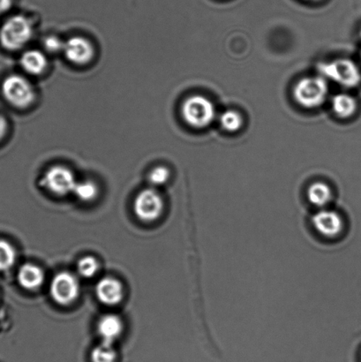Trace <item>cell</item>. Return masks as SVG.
<instances>
[{"label":"cell","mask_w":361,"mask_h":362,"mask_svg":"<svg viewBox=\"0 0 361 362\" xmlns=\"http://www.w3.org/2000/svg\"><path fill=\"white\" fill-rule=\"evenodd\" d=\"M33 35L31 21L23 16H14L0 28V44L8 51H18L28 44Z\"/></svg>","instance_id":"obj_1"},{"label":"cell","mask_w":361,"mask_h":362,"mask_svg":"<svg viewBox=\"0 0 361 362\" xmlns=\"http://www.w3.org/2000/svg\"><path fill=\"white\" fill-rule=\"evenodd\" d=\"M2 93L6 100L14 107L25 109L34 104L37 92L30 81L19 74H11L2 83Z\"/></svg>","instance_id":"obj_2"},{"label":"cell","mask_w":361,"mask_h":362,"mask_svg":"<svg viewBox=\"0 0 361 362\" xmlns=\"http://www.w3.org/2000/svg\"><path fill=\"white\" fill-rule=\"evenodd\" d=\"M182 113L184 120L194 129H204L215 119L213 103L203 95H194L183 103Z\"/></svg>","instance_id":"obj_3"},{"label":"cell","mask_w":361,"mask_h":362,"mask_svg":"<svg viewBox=\"0 0 361 362\" xmlns=\"http://www.w3.org/2000/svg\"><path fill=\"white\" fill-rule=\"evenodd\" d=\"M328 91V84L323 77H306L295 85L293 95L299 105L313 109L324 104Z\"/></svg>","instance_id":"obj_4"},{"label":"cell","mask_w":361,"mask_h":362,"mask_svg":"<svg viewBox=\"0 0 361 362\" xmlns=\"http://www.w3.org/2000/svg\"><path fill=\"white\" fill-rule=\"evenodd\" d=\"M319 72L325 78L335 81L343 87H356L361 81L359 67L349 59H341L321 64Z\"/></svg>","instance_id":"obj_5"},{"label":"cell","mask_w":361,"mask_h":362,"mask_svg":"<svg viewBox=\"0 0 361 362\" xmlns=\"http://www.w3.org/2000/svg\"><path fill=\"white\" fill-rule=\"evenodd\" d=\"M164 202L160 194L153 188L141 191L134 200V209L138 218L144 222H152L161 216Z\"/></svg>","instance_id":"obj_6"},{"label":"cell","mask_w":361,"mask_h":362,"mask_svg":"<svg viewBox=\"0 0 361 362\" xmlns=\"http://www.w3.org/2000/svg\"><path fill=\"white\" fill-rule=\"evenodd\" d=\"M42 184L52 194L63 197L73 192L77 182L70 169L62 165H55L46 171Z\"/></svg>","instance_id":"obj_7"},{"label":"cell","mask_w":361,"mask_h":362,"mask_svg":"<svg viewBox=\"0 0 361 362\" xmlns=\"http://www.w3.org/2000/svg\"><path fill=\"white\" fill-rule=\"evenodd\" d=\"M49 290L55 303L67 306L77 299L80 285L76 276L71 273L61 272L53 278Z\"/></svg>","instance_id":"obj_8"},{"label":"cell","mask_w":361,"mask_h":362,"mask_svg":"<svg viewBox=\"0 0 361 362\" xmlns=\"http://www.w3.org/2000/svg\"><path fill=\"white\" fill-rule=\"evenodd\" d=\"M311 221L314 230L326 239H336L344 232V219L333 209H321L312 216Z\"/></svg>","instance_id":"obj_9"},{"label":"cell","mask_w":361,"mask_h":362,"mask_svg":"<svg viewBox=\"0 0 361 362\" xmlns=\"http://www.w3.org/2000/svg\"><path fill=\"white\" fill-rule=\"evenodd\" d=\"M64 54L74 65H87L94 58L95 49L90 40L83 37H73L65 41Z\"/></svg>","instance_id":"obj_10"},{"label":"cell","mask_w":361,"mask_h":362,"mask_svg":"<svg viewBox=\"0 0 361 362\" xmlns=\"http://www.w3.org/2000/svg\"><path fill=\"white\" fill-rule=\"evenodd\" d=\"M95 293L98 300L107 306H115L122 300L124 290L122 283L113 278H105L97 283Z\"/></svg>","instance_id":"obj_11"},{"label":"cell","mask_w":361,"mask_h":362,"mask_svg":"<svg viewBox=\"0 0 361 362\" xmlns=\"http://www.w3.org/2000/svg\"><path fill=\"white\" fill-rule=\"evenodd\" d=\"M20 66L31 76H40L47 69V57L38 49H28L20 57Z\"/></svg>","instance_id":"obj_12"},{"label":"cell","mask_w":361,"mask_h":362,"mask_svg":"<svg viewBox=\"0 0 361 362\" xmlns=\"http://www.w3.org/2000/svg\"><path fill=\"white\" fill-rule=\"evenodd\" d=\"M123 325L120 318L115 315H106L98 322L97 329L102 342L112 344L122 333Z\"/></svg>","instance_id":"obj_13"},{"label":"cell","mask_w":361,"mask_h":362,"mask_svg":"<svg viewBox=\"0 0 361 362\" xmlns=\"http://www.w3.org/2000/svg\"><path fill=\"white\" fill-rule=\"evenodd\" d=\"M44 272L34 264H24L18 272V281L23 288L27 290L39 288L44 283Z\"/></svg>","instance_id":"obj_14"},{"label":"cell","mask_w":361,"mask_h":362,"mask_svg":"<svg viewBox=\"0 0 361 362\" xmlns=\"http://www.w3.org/2000/svg\"><path fill=\"white\" fill-rule=\"evenodd\" d=\"M307 197L311 204L321 209L326 208L331 204L333 193L326 183L316 182L307 188Z\"/></svg>","instance_id":"obj_15"},{"label":"cell","mask_w":361,"mask_h":362,"mask_svg":"<svg viewBox=\"0 0 361 362\" xmlns=\"http://www.w3.org/2000/svg\"><path fill=\"white\" fill-rule=\"evenodd\" d=\"M332 107L336 115L342 119H348L355 115L357 103L355 98L348 94L335 95L332 100Z\"/></svg>","instance_id":"obj_16"},{"label":"cell","mask_w":361,"mask_h":362,"mask_svg":"<svg viewBox=\"0 0 361 362\" xmlns=\"http://www.w3.org/2000/svg\"><path fill=\"white\" fill-rule=\"evenodd\" d=\"M112 344L102 342L91 353L92 362H115L117 354Z\"/></svg>","instance_id":"obj_17"},{"label":"cell","mask_w":361,"mask_h":362,"mask_svg":"<svg viewBox=\"0 0 361 362\" xmlns=\"http://www.w3.org/2000/svg\"><path fill=\"white\" fill-rule=\"evenodd\" d=\"M73 193L80 200L83 202H90L97 197L98 190L97 185L90 180L81 181L77 182L74 187Z\"/></svg>","instance_id":"obj_18"},{"label":"cell","mask_w":361,"mask_h":362,"mask_svg":"<svg viewBox=\"0 0 361 362\" xmlns=\"http://www.w3.org/2000/svg\"><path fill=\"white\" fill-rule=\"evenodd\" d=\"M16 253L12 245L0 240V271H7L16 262Z\"/></svg>","instance_id":"obj_19"},{"label":"cell","mask_w":361,"mask_h":362,"mask_svg":"<svg viewBox=\"0 0 361 362\" xmlns=\"http://www.w3.org/2000/svg\"><path fill=\"white\" fill-rule=\"evenodd\" d=\"M220 122L222 127L228 132H236L242 129L243 119L239 112L227 111L223 113Z\"/></svg>","instance_id":"obj_20"},{"label":"cell","mask_w":361,"mask_h":362,"mask_svg":"<svg viewBox=\"0 0 361 362\" xmlns=\"http://www.w3.org/2000/svg\"><path fill=\"white\" fill-rule=\"evenodd\" d=\"M98 271V262L94 257H86L78 262V272L83 278H93Z\"/></svg>","instance_id":"obj_21"},{"label":"cell","mask_w":361,"mask_h":362,"mask_svg":"<svg viewBox=\"0 0 361 362\" xmlns=\"http://www.w3.org/2000/svg\"><path fill=\"white\" fill-rule=\"evenodd\" d=\"M170 178V171L165 166L159 165L148 173V181L153 186H161L167 182Z\"/></svg>","instance_id":"obj_22"},{"label":"cell","mask_w":361,"mask_h":362,"mask_svg":"<svg viewBox=\"0 0 361 362\" xmlns=\"http://www.w3.org/2000/svg\"><path fill=\"white\" fill-rule=\"evenodd\" d=\"M65 42L57 37V35H48L44 40V46L46 51L51 53L63 52Z\"/></svg>","instance_id":"obj_23"},{"label":"cell","mask_w":361,"mask_h":362,"mask_svg":"<svg viewBox=\"0 0 361 362\" xmlns=\"http://www.w3.org/2000/svg\"><path fill=\"white\" fill-rule=\"evenodd\" d=\"M13 0H0V16L11 8Z\"/></svg>","instance_id":"obj_24"},{"label":"cell","mask_w":361,"mask_h":362,"mask_svg":"<svg viewBox=\"0 0 361 362\" xmlns=\"http://www.w3.org/2000/svg\"><path fill=\"white\" fill-rule=\"evenodd\" d=\"M7 130V123L6 120L2 115H0V140L2 139L4 136H6Z\"/></svg>","instance_id":"obj_25"},{"label":"cell","mask_w":361,"mask_h":362,"mask_svg":"<svg viewBox=\"0 0 361 362\" xmlns=\"http://www.w3.org/2000/svg\"><path fill=\"white\" fill-rule=\"evenodd\" d=\"M311 1H319V0H311Z\"/></svg>","instance_id":"obj_26"},{"label":"cell","mask_w":361,"mask_h":362,"mask_svg":"<svg viewBox=\"0 0 361 362\" xmlns=\"http://www.w3.org/2000/svg\"><path fill=\"white\" fill-rule=\"evenodd\" d=\"M360 35H361V33H360Z\"/></svg>","instance_id":"obj_27"}]
</instances>
